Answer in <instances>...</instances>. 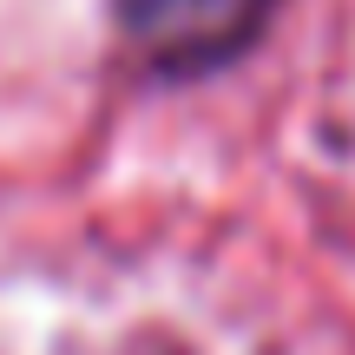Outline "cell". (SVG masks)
<instances>
[{
  "label": "cell",
  "instance_id": "cell-1",
  "mask_svg": "<svg viewBox=\"0 0 355 355\" xmlns=\"http://www.w3.org/2000/svg\"><path fill=\"white\" fill-rule=\"evenodd\" d=\"M125 40L165 73H204L263 26L270 0H112Z\"/></svg>",
  "mask_w": 355,
  "mask_h": 355
}]
</instances>
